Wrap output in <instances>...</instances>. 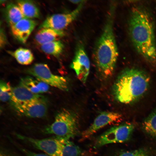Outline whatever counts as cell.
I'll use <instances>...</instances> for the list:
<instances>
[{"label":"cell","mask_w":156,"mask_h":156,"mask_svg":"<svg viewBox=\"0 0 156 156\" xmlns=\"http://www.w3.org/2000/svg\"><path fill=\"white\" fill-rule=\"evenodd\" d=\"M154 24L148 11L142 7H133L129 22L130 37L138 52L146 60L156 61V43Z\"/></svg>","instance_id":"6da1fadb"},{"label":"cell","mask_w":156,"mask_h":156,"mask_svg":"<svg viewBox=\"0 0 156 156\" xmlns=\"http://www.w3.org/2000/svg\"><path fill=\"white\" fill-rule=\"evenodd\" d=\"M114 6L111 5L102 33L93 52L94 63L99 77L106 79L113 74L118 53L113 30Z\"/></svg>","instance_id":"7a4b0ae2"},{"label":"cell","mask_w":156,"mask_h":156,"mask_svg":"<svg viewBox=\"0 0 156 156\" xmlns=\"http://www.w3.org/2000/svg\"><path fill=\"white\" fill-rule=\"evenodd\" d=\"M150 80L149 77L145 72L136 68H127L120 73L114 83L112 94L120 103H132L145 93Z\"/></svg>","instance_id":"3957f363"},{"label":"cell","mask_w":156,"mask_h":156,"mask_svg":"<svg viewBox=\"0 0 156 156\" xmlns=\"http://www.w3.org/2000/svg\"><path fill=\"white\" fill-rule=\"evenodd\" d=\"M43 132L68 140L73 138L79 132L77 116L73 111L63 109L56 115L53 122L43 129Z\"/></svg>","instance_id":"277c9868"},{"label":"cell","mask_w":156,"mask_h":156,"mask_svg":"<svg viewBox=\"0 0 156 156\" xmlns=\"http://www.w3.org/2000/svg\"><path fill=\"white\" fill-rule=\"evenodd\" d=\"M27 72L30 75L49 86L67 91L69 83L65 77L52 73L48 65L42 63L36 64L29 68Z\"/></svg>","instance_id":"5b68a950"},{"label":"cell","mask_w":156,"mask_h":156,"mask_svg":"<svg viewBox=\"0 0 156 156\" xmlns=\"http://www.w3.org/2000/svg\"><path fill=\"white\" fill-rule=\"evenodd\" d=\"M17 136L37 149L42 151L49 156H60L64 146L69 140L56 137L38 139L20 134Z\"/></svg>","instance_id":"8992f818"},{"label":"cell","mask_w":156,"mask_h":156,"mask_svg":"<svg viewBox=\"0 0 156 156\" xmlns=\"http://www.w3.org/2000/svg\"><path fill=\"white\" fill-rule=\"evenodd\" d=\"M134 128V125L130 123H125L113 127L98 138L95 147H99L109 144L125 142L130 138Z\"/></svg>","instance_id":"52a82bcc"},{"label":"cell","mask_w":156,"mask_h":156,"mask_svg":"<svg viewBox=\"0 0 156 156\" xmlns=\"http://www.w3.org/2000/svg\"><path fill=\"white\" fill-rule=\"evenodd\" d=\"M84 3V2L81 3L70 13L55 14L49 16L40 25L39 29L48 28L63 31L77 18L82 10Z\"/></svg>","instance_id":"ba28073f"},{"label":"cell","mask_w":156,"mask_h":156,"mask_svg":"<svg viewBox=\"0 0 156 156\" xmlns=\"http://www.w3.org/2000/svg\"><path fill=\"white\" fill-rule=\"evenodd\" d=\"M90 62L84 47L81 43L77 45L70 67L75 72L77 78L85 83L89 74Z\"/></svg>","instance_id":"9c48e42d"},{"label":"cell","mask_w":156,"mask_h":156,"mask_svg":"<svg viewBox=\"0 0 156 156\" xmlns=\"http://www.w3.org/2000/svg\"><path fill=\"white\" fill-rule=\"evenodd\" d=\"M14 107L20 114L32 118L44 117L47 111L46 100L43 96L39 99Z\"/></svg>","instance_id":"30bf717a"},{"label":"cell","mask_w":156,"mask_h":156,"mask_svg":"<svg viewBox=\"0 0 156 156\" xmlns=\"http://www.w3.org/2000/svg\"><path fill=\"white\" fill-rule=\"evenodd\" d=\"M122 115L117 112H103L95 118L92 124L82 134L83 139L88 138L97 131L107 125L120 120Z\"/></svg>","instance_id":"8fae6325"},{"label":"cell","mask_w":156,"mask_h":156,"mask_svg":"<svg viewBox=\"0 0 156 156\" xmlns=\"http://www.w3.org/2000/svg\"><path fill=\"white\" fill-rule=\"evenodd\" d=\"M36 25L37 23L35 21L23 18L11 27L12 34L18 41L25 43Z\"/></svg>","instance_id":"7c38bea8"},{"label":"cell","mask_w":156,"mask_h":156,"mask_svg":"<svg viewBox=\"0 0 156 156\" xmlns=\"http://www.w3.org/2000/svg\"><path fill=\"white\" fill-rule=\"evenodd\" d=\"M42 96L34 94L19 84L12 88V93L10 101L13 107L21 105Z\"/></svg>","instance_id":"4fadbf2b"},{"label":"cell","mask_w":156,"mask_h":156,"mask_svg":"<svg viewBox=\"0 0 156 156\" xmlns=\"http://www.w3.org/2000/svg\"><path fill=\"white\" fill-rule=\"evenodd\" d=\"M19 84L36 94L46 92L49 89V86L48 84L30 76L21 79Z\"/></svg>","instance_id":"5bb4252c"},{"label":"cell","mask_w":156,"mask_h":156,"mask_svg":"<svg viewBox=\"0 0 156 156\" xmlns=\"http://www.w3.org/2000/svg\"><path fill=\"white\" fill-rule=\"evenodd\" d=\"M35 36L36 42L41 45L46 43L57 40L59 38L64 35L63 31L50 28L40 29Z\"/></svg>","instance_id":"9a60e30c"},{"label":"cell","mask_w":156,"mask_h":156,"mask_svg":"<svg viewBox=\"0 0 156 156\" xmlns=\"http://www.w3.org/2000/svg\"><path fill=\"white\" fill-rule=\"evenodd\" d=\"M16 3L25 18L31 19L39 17V9L32 1L28 0H18Z\"/></svg>","instance_id":"2e32d148"},{"label":"cell","mask_w":156,"mask_h":156,"mask_svg":"<svg viewBox=\"0 0 156 156\" xmlns=\"http://www.w3.org/2000/svg\"><path fill=\"white\" fill-rule=\"evenodd\" d=\"M5 14L7 21L11 27L25 18L18 5L13 3L7 5Z\"/></svg>","instance_id":"e0dca14e"},{"label":"cell","mask_w":156,"mask_h":156,"mask_svg":"<svg viewBox=\"0 0 156 156\" xmlns=\"http://www.w3.org/2000/svg\"><path fill=\"white\" fill-rule=\"evenodd\" d=\"M12 55L17 62L22 65L31 64L33 61V55L29 49L23 48H19L12 53Z\"/></svg>","instance_id":"ac0fdd59"},{"label":"cell","mask_w":156,"mask_h":156,"mask_svg":"<svg viewBox=\"0 0 156 156\" xmlns=\"http://www.w3.org/2000/svg\"><path fill=\"white\" fill-rule=\"evenodd\" d=\"M64 46L60 40H55L44 44L41 49L44 53L55 57H58L63 50Z\"/></svg>","instance_id":"d6986e66"},{"label":"cell","mask_w":156,"mask_h":156,"mask_svg":"<svg viewBox=\"0 0 156 156\" xmlns=\"http://www.w3.org/2000/svg\"><path fill=\"white\" fill-rule=\"evenodd\" d=\"M142 127L146 133L156 138V108L145 119Z\"/></svg>","instance_id":"ffe728a7"},{"label":"cell","mask_w":156,"mask_h":156,"mask_svg":"<svg viewBox=\"0 0 156 156\" xmlns=\"http://www.w3.org/2000/svg\"><path fill=\"white\" fill-rule=\"evenodd\" d=\"M81 152L78 146L68 140L66 142L60 156H80Z\"/></svg>","instance_id":"44dd1931"},{"label":"cell","mask_w":156,"mask_h":156,"mask_svg":"<svg viewBox=\"0 0 156 156\" xmlns=\"http://www.w3.org/2000/svg\"><path fill=\"white\" fill-rule=\"evenodd\" d=\"M12 93V88L10 84L1 81L0 85V99L3 102L10 100Z\"/></svg>","instance_id":"7402d4cb"},{"label":"cell","mask_w":156,"mask_h":156,"mask_svg":"<svg viewBox=\"0 0 156 156\" xmlns=\"http://www.w3.org/2000/svg\"><path fill=\"white\" fill-rule=\"evenodd\" d=\"M147 151L143 149H140L134 151L123 152L117 156H148Z\"/></svg>","instance_id":"603a6c76"},{"label":"cell","mask_w":156,"mask_h":156,"mask_svg":"<svg viewBox=\"0 0 156 156\" xmlns=\"http://www.w3.org/2000/svg\"><path fill=\"white\" fill-rule=\"evenodd\" d=\"M23 150L25 156H49L46 154L37 153L26 149H23Z\"/></svg>","instance_id":"cb8c5ba5"},{"label":"cell","mask_w":156,"mask_h":156,"mask_svg":"<svg viewBox=\"0 0 156 156\" xmlns=\"http://www.w3.org/2000/svg\"><path fill=\"white\" fill-rule=\"evenodd\" d=\"M0 47H3L5 42V34L3 30H1L0 31Z\"/></svg>","instance_id":"d4e9b609"},{"label":"cell","mask_w":156,"mask_h":156,"mask_svg":"<svg viewBox=\"0 0 156 156\" xmlns=\"http://www.w3.org/2000/svg\"><path fill=\"white\" fill-rule=\"evenodd\" d=\"M71 3L75 4H79L85 1L83 0H70L69 1Z\"/></svg>","instance_id":"484cf974"},{"label":"cell","mask_w":156,"mask_h":156,"mask_svg":"<svg viewBox=\"0 0 156 156\" xmlns=\"http://www.w3.org/2000/svg\"></svg>","instance_id":"4316f807"}]
</instances>
